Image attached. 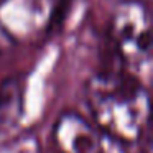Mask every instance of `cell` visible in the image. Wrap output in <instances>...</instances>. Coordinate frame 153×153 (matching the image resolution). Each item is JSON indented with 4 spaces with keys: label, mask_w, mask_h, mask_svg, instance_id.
Wrapping results in <instances>:
<instances>
[{
    "label": "cell",
    "mask_w": 153,
    "mask_h": 153,
    "mask_svg": "<svg viewBox=\"0 0 153 153\" xmlns=\"http://www.w3.org/2000/svg\"><path fill=\"white\" fill-rule=\"evenodd\" d=\"M87 102L96 120L122 138H137L146 122L148 104L142 81L110 54V61L91 79Z\"/></svg>",
    "instance_id": "cell-1"
},
{
    "label": "cell",
    "mask_w": 153,
    "mask_h": 153,
    "mask_svg": "<svg viewBox=\"0 0 153 153\" xmlns=\"http://www.w3.org/2000/svg\"><path fill=\"white\" fill-rule=\"evenodd\" d=\"M54 138L66 153H112L100 132L76 114H66L58 120Z\"/></svg>",
    "instance_id": "cell-3"
},
{
    "label": "cell",
    "mask_w": 153,
    "mask_h": 153,
    "mask_svg": "<svg viewBox=\"0 0 153 153\" xmlns=\"http://www.w3.org/2000/svg\"><path fill=\"white\" fill-rule=\"evenodd\" d=\"M110 54L133 74L142 66H150L152 22L148 7L137 0L122 2L115 8L109 28Z\"/></svg>",
    "instance_id": "cell-2"
},
{
    "label": "cell",
    "mask_w": 153,
    "mask_h": 153,
    "mask_svg": "<svg viewBox=\"0 0 153 153\" xmlns=\"http://www.w3.org/2000/svg\"><path fill=\"white\" fill-rule=\"evenodd\" d=\"M74 0H51L50 13H48V22H46V35L53 36V35L63 31V27L66 23L68 17H69L71 10H73Z\"/></svg>",
    "instance_id": "cell-5"
},
{
    "label": "cell",
    "mask_w": 153,
    "mask_h": 153,
    "mask_svg": "<svg viewBox=\"0 0 153 153\" xmlns=\"http://www.w3.org/2000/svg\"><path fill=\"white\" fill-rule=\"evenodd\" d=\"M25 77L17 74L0 82V128L17 123L23 114Z\"/></svg>",
    "instance_id": "cell-4"
}]
</instances>
